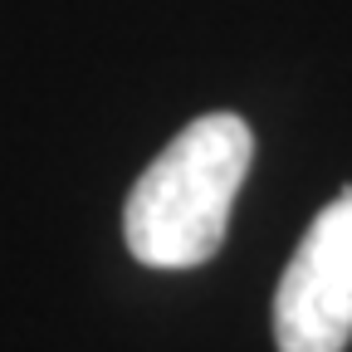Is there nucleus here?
<instances>
[{"label": "nucleus", "instance_id": "nucleus-1", "mask_svg": "<svg viewBox=\"0 0 352 352\" xmlns=\"http://www.w3.org/2000/svg\"><path fill=\"white\" fill-rule=\"evenodd\" d=\"M254 162V132L240 113L186 122L138 176L122 210V235L147 270H196L230 226V206Z\"/></svg>", "mask_w": 352, "mask_h": 352}, {"label": "nucleus", "instance_id": "nucleus-2", "mask_svg": "<svg viewBox=\"0 0 352 352\" xmlns=\"http://www.w3.org/2000/svg\"><path fill=\"white\" fill-rule=\"evenodd\" d=\"M279 352H342L352 342V186L303 230L274 289Z\"/></svg>", "mask_w": 352, "mask_h": 352}]
</instances>
